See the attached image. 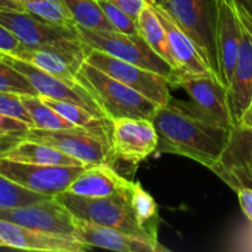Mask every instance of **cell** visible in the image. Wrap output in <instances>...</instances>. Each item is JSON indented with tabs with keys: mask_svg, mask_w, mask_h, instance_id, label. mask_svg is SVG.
<instances>
[{
	"mask_svg": "<svg viewBox=\"0 0 252 252\" xmlns=\"http://www.w3.org/2000/svg\"><path fill=\"white\" fill-rule=\"evenodd\" d=\"M150 121L158 134V153L189 158L208 169L220 158L230 130L192 101L172 97L158 106Z\"/></svg>",
	"mask_w": 252,
	"mask_h": 252,
	"instance_id": "6da1fadb",
	"label": "cell"
},
{
	"mask_svg": "<svg viewBox=\"0 0 252 252\" xmlns=\"http://www.w3.org/2000/svg\"><path fill=\"white\" fill-rule=\"evenodd\" d=\"M75 218L110 226L123 233L159 241L153 238L140 224L132 201V184L129 187L106 197H80L63 193L56 196Z\"/></svg>",
	"mask_w": 252,
	"mask_h": 252,
	"instance_id": "7a4b0ae2",
	"label": "cell"
},
{
	"mask_svg": "<svg viewBox=\"0 0 252 252\" xmlns=\"http://www.w3.org/2000/svg\"><path fill=\"white\" fill-rule=\"evenodd\" d=\"M76 78L93 94L111 122L118 118L152 120L159 106L88 62L81 64Z\"/></svg>",
	"mask_w": 252,
	"mask_h": 252,
	"instance_id": "3957f363",
	"label": "cell"
},
{
	"mask_svg": "<svg viewBox=\"0 0 252 252\" xmlns=\"http://www.w3.org/2000/svg\"><path fill=\"white\" fill-rule=\"evenodd\" d=\"M79 37L88 49L116 57L121 61L135 64L167 79L171 86H176L180 73L164 58L150 48L140 34H125L118 31H96L76 26Z\"/></svg>",
	"mask_w": 252,
	"mask_h": 252,
	"instance_id": "277c9868",
	"label": "cell"
},
{
	"mask_svg": "<svg viewBox=\"0 0 252 252\" xmlns=\"http://www.w3.org/2000/svg\"><path fill=\"white\" fill-rule=\"evenodd\" d=\"M0 25L24 47L62 49L86 58L88 47L79 37L76 27L58 26L21 10H0Z\"/></svg>",
	"mask_w": 252,
	"mask_h": 252,
	"instance_id": "5b68a950",
	"label": "cell"
},
{
	"mask_svg": "<svg viewBox=\"0 0 252 252\" xmlns=\"http://www.w3.org/2000/svg\"><path fill=\"white\" fill-rule=\"evenodd\" d=\"M21 139L32 140L56 148L59 152L79 160L85 166H112L115 161L111 147V134L106 132H97L81 127L57 130L38 129L32 127L27 129Z\"/></svg>",
	"mask_w": 252,
	"mask_h": 252,
	"instance_id": "8992f818",
	"label": "cell"
},
{
	"mask_svg": "<svg viewBox=\"0 0 252 252\" xmlns=\"http://www.w3.org/2000/svg\"><path fill=\"white\" fill-rule=\"evenodd\" d=\"M164 9L192 39L208 68L219 79L217 0H169Z\"/></svg>",
	"mask_w": 252,
	"mask_h": 252,
	"instance_id": "52a82bcc",
	"label": "cell"
},
{
	"mask_svg": "<svg viewBox=\"0 0 252 252\" xmlns=\"http://www.w3.org/2000/svg\"><path fill=\"white\" fill-rule=\"evenodd\" d=\"M0 59L26 76L38 95L76 103L85 110L90 111L96 117L108 120L97 100L79 80H68L52 75L10 54L0 53Z\"/></svg>",
	"mask_w": 252,
	"mask_h": 252,
	"instance_id": "ba28073f",
	"label": "cell"
},
{
	"mask_svg": "<svg viewBox=\"0 0 252 252\" xmlns=\"http://www.w3.org/2000/svg\"><path fill=\"white\" fill-rule=\"evenodd\" d=\"M85 62L100 69L116 80L134 89L143 96L154 101L158 105H164L171 98V84L160 74L150 71L135 64L121 61L116 57L97 51L88 49Z\"/></svg>",
	"mask_w": 252,
	"mask_h": 252,
	"instance_id": "9c48e42d",
	"label": "cell"
},
{
	"mask_svg": "<svg viewBox=\"0 0 252 252\" xmlns=\"http://www.w3.org/2000/svg\"><path fill=\"white\" fill-rule=\"evenodd\" d=\"M88 166H58L14 161L0 157V175L36 193L56 197Z\"/></svg>",
	"mask_w": 252,
	"mask_h": 252,
	"instance_id": "30bf717a",
	"label": "cell"
},
{
	"mask_svg": "<svg viewBox=\"0 0 252 252\" xmlns=\"http://www.w3.org/2000/svg\"><path fill=\"white\" fill-rule=\"evenodd\" d=\"M0 219L54 235L73 238L74 216L53 198L21 207H0Z\"/></svg>",
	"mask_w": 252,
	"mask_h": 252,
	"instance_id": "8fae6325",
	"label": "cell"
},
{
	"mask_svg": "<svg viewBox=\"0 0 252 252\" xmlns=\"http://www.w3.org/2000/svg\"><path fill=\"white\" fill-rule=\"evenodd\" d=\"M240 22V48L231 84L228 89L229 106L234 125L252 102V14L239 2L230 0Z\"/></svg>",
	"mask_w": 252,
	"mask_h": 252,
	"instance_id": "7c38bea8",
	"label": "cell"
},
{
	"mask_svg": "<svg viewBox=\"0 0 252 252\" xmlns=\"http://www.w3.org/2000/svg\"><path fill=\"white\" fill-rule=\"evenodd\" d=\"M209 170L235 192L241 187L252 189V129L234 125L220 158Z\"/></svg>",
	"mask_w": 252,
	"mask_h": 252,
	"instance_id": "4fadbf2b",
	"label": "cell"
},
{
	"mask_svg": "<svg viewBox=\"0 0 252 252\" xmlns=\"http://www.w3.org/2000/svg\"><path fill=\"white\" fill-rule=\"evenodd\" d=\"M111 147L115 160L138 165L157 152L158 134L150 120L118 118L112 121Z\"/></svg>",
	"mask_w": 252,
	"mask_h": 252,
	"instance_id": "5bb4252c",
	"label": "cell"
},
{
	"mask_svg": "<svg viewBox=\"0 0 252 252\" xmlns=\"http://www.w3.org/2000/svg\"><path fill=\"white\" fill-rule=\"evenodd\" d=\"M176 86L184 89L192 102L206 115L224 127H233L228 90L216 75L211 73H182L177 79Z\"/></svg>",
	"mask_w": 252,
	"mask_h": 252,
	"instance_id": "9a60e30c",
	"label": "cell"
},
{
	"mask_svg": "<svg viewBox=\"0 0 252 252\" xmlns=\"http://www.w3.org/2000/svg\"><path fill=\"white\" fill-rule=\"evenodd\" d=\"M74 235L90 249L100 248L118 252H159L167 249L159 241L140 238L123 233L110 226H103L93 221L74 217Z\"/></svg>",
	"mask_w": 252,
	"mask_h": 252,
	"instance_id": "2e32d148",
	"label": "cell"
},
{
	"mask_svg": "<svg viewBox=\"0 0 252 252\" xmlns=\"http://www.w3.org/2000/svg\"><path fill=\"white\" fill-rule=\"evenodd\" d=\"M240 22L230 0H217V58L219 80L229 89L240 48Z\"/></svg>",
	"mask_w": 252,
	"mask_h": 252,
	"instance_id": "e0dca14e",
	"label": "cell"
},
{
	"mask_svg": "<svg viewBox=\"0 0 252 252\" xmlns=\"http://www.w3.org/2000/svg\"><path fill=\"white\" fill-rule=\"evenodd\" d=\"M0 239L6 248L27 251L80 252L90 250L78 239L54 235L0 219Z\"/></svg>",
	"mask_w": 252,
	"mask_h": 252,
	"instance_id": "ac0fdd59",
	"label": "cell"
},
{
	"mask_svg": "<svg viewBox=\"0 0 252 252\" xmlns=\"http://www.w3.org/2000/svg\"><path fill=\"white\" fill-rule=\"evenodd\" d=\"M153 6H154L158 16H159L160 21L164 26L167 39H169L170 49H171L172 54H174L175 59L179 64L181 74H213L206 64V62L203 61L201 54H199L198 49L194 46L192 39L176 24L174 17L169 14V11L161 6H157V5H153Z\"/></svg>",
	"mask_w": 252,
	"mask_h": 252,
	"instance_id": "d6986e66",
	"label": "cell"
},
{
	"mask_svg": "<svg viewBox=\"0 0 252 252\" xmlns=\"http://www.w3.org/2000/svg\"><path fill=\"white\" fill-rule=\"evenodd\" d=\"M132 181L118 175L110 165L88 166L71 181L66 193L80 197H106L130 186Z\"/></svg>",
	"mask_w": 252,
	"mask_h": 252,
	"instance_id": "ffe728a7",
	"label": "cell"
},
{
	"mask_svg": "<svg viewBox=\"0 0 252 252\" xmlns=\"http://www.w3.org/2000/svg\"><path fill=\"white\" fill-rule=\"evenodd\" d=\"M46 73L68 80H78V73L85 57L54 48H29L22 47L15 56Z\"/></svg>",
	"mask_w": 252,
	"mask_h": 252,
	"instance_id": "44dd1931",
	"label": "cell"
},
{
	"mask_svg": "<svg viewBox=\"0 0 252 252\" xmlns=\"http://www.w3.org/2000/svg\"><path fill=\"white\" fill-rule=\"evenodd\" d=\"M0 157L27 164L85 166L79 160L59 152L56 148L27 139H19L12 143L7 149L0 153Z\"/></svg>",
	"mask_w": 252,
	"mask_h": 252,
	"instance_id": "7402d4cb",
	"label": "cell"
},
{
	"mask_svg": "<svg viewBox=\"0 0 252 252\" xmlns=\"http://www.w3.org/2000/svg\"><path fill=\"white\" fill-rule=\"evenodd\" d=\"M137 24L138 29H139V34L149 44L150 48L154 52H157L161 58H164L181 75L179 64H177L176 59H175L174 54H172L171 49H170L166 32H165L164 26H162L153 4H150V2L145 4L139 17H138Z\"/></svg>",
	"mask_w": 252,
	"mask_h": 252,
	"instance_id": "603a6c76",
	"label": "cell"
},
{
	"mask_svg": "<svg viewBox=\"0 0 252 252\" xmlns=\"http://www.w3.org/2000/svg\"><path fill=\"white\" fill-rule=\"evenodd\" d=\"M38 97L46 105L53 108L57 113H59L62 117L65 118L66 121L73 123L76 127L97 130V132H106L111 134V129H112V122L111 121L96 117L90 111L85 110V108L76 105V103L68 102V101L54 100V98H49L41 95H38Z\"/></svg>",
	"mask_w": 252,
	"mask_h": 252,
	"instance_id": "cb8c5ba5",
	"label": "cell"
},
{
	"mask_svg": "<svg viewBox=\"0 0 252 252\" xmlns=\"http://www.w3.org/2000/svg\"><path fill=\"white\" fill-rule=\"evenodd\" d=\"M76 26L96 31H116L97 0H63Z\"/></svg>",
	"mask_w": 252,
	"mask_h": 252,
	"instance_id": "d4e9b609",
	"label": "cell"
},
{
	"mask_svg": "<svg viewBox=\"0 0 252 252\" xmlns=\"http://www.w3.org/2000/svg\"><path fill=\"white\" fill-rule=\"evenodd\" d=\"M22 105L25 110L29 113L34 128L47 130H57V129H66V128L76 127L73 123L66 121L62 117L59 113H57L53 108L43 102L38 95L27 96L20 95Z\"/></svg>",
	"mask_w": 252,
	"mask_h": 252,
	"instance_id": "484cf974",
	"label": "cell"
},
{
	"mask_svg": "<svg viewBox=\"0 0 252 252\" xmlns=\"http://www.w3.org/2000/svg\"><path fill=\"white\" fill-rule=\"evenodd\" d=\"M22 10L29 14L64 27H76L63 0H16Z\"/></svg>",
	"mask_w": 252,
	"mask_h": 252,
	"instance_id": "4316f807",
	"label": "cell"
},
{
	"mask_svg": "<svg viewBox=\"0 0 252 252\" xmlns=\"http://www.w3.org/2000/svg\"><path fill=\"white\" fill-rule=\"evenodd\" d=\"M53 198L24 189L11 180L0 175V207H21Z\"/></svg>",
	"mask_w": 252,
	"mask_h": 252,
	"instance_id": "83f0119b",
	"label": "cell"
},
{
	"mask_svg": "<svg viewBox=\"0 0 252 252\" xmlns=\"http://www.w3.org/2000/svg\"><path fill=\"white\" fill-rule=\"evenodd\" d=\"M0 91L16 94V95H38L29 79L19 70L12 68L0 59Z\"/></svg>",
	"mask_w": 252,
	"mask_h": 252,
	"instance_id": "f1b7e54d",
	"label": "cell"
},
{
	"mask_svg": "<svg viewBox=\"0 0 252 252\" xmlns=\"http://www.w3.org/2000/svg\"><path fill=\"white\" fill-rule=\"evenodd\" d=\"M97 1L116 31L125 34H139L137 21L130 19L126 12L118 9L110 0H97Z\"/></svg>",
	"mask_w": 252,
	"mask_h": 252,
	"instance_id": "f546056e",
	"label": "cell"
},
{
	"mask_svg": "<svg viewBox=\"0 0 252 252\" xmlns=\"http://www.w3.org/2000/svg\"><path fill=\"white\" fill-rule=\"evenodd\" d=\"M29 128L31 127L22 121L0 115V153L7 149L12 143L21 139Z\"/></svg>",
	"mask_w": 252,
	"mask_h": 252,
	"instance_id": "4dcf8cb0",
	"label": "cell"
},
{
	"mask_svg": "<svg viewBox=\"0 0 252 252\" xmlns=\"http://www.w3.org/2000/svg\"><path fill=\"white\" fill-rule=\"evenodd\" d=\"M0 115L16 118V120L27 123L31 128L33 127V123H32L29 113L25 110L24 105L20 100V95H16V94L0 91Z\"/></svg>",
	"mask_w": 252,
	"mask_h": 252,
	"instance_id": "1f68e13d",
	"label": "cell"
},
{
	"mask_svg": "<svg viewBox=\"0 0 252 252\" xmlns=\"http://www.w3.org/2000/svg\"><path fill=\"white\" fill-rule=\"evenodd\" d=\"M22 47L24 46L20 43L19 39L9 30L0 25V53L15 56Z\"/></svg>",
	"mask_w": 252,
	"mask_h": 252,
	"instance_id": "d6a6232c",
	"label": "cell"
},
{
	"mask_svg": "<svg viewBox=\"0 0 252 252\" xmlns=\"http://www.w3.org/2000/svg\"><path fill=\"white\" fill-rule=\"evenodd\" d=\"M112 4H115L118 9L122 10L123 12L128 15L130 19L138 21L140 12L143 7L148 2V0H110Z\"/></svg>",
	"mask_w": 252,
	"mask_h": 252,
	"instance_id": "836d02e7",
	"label": "cell"
},
{
	"mask_svg": "<svg viewBox=\"0 0 252 252\" xmlns=\"http://www.w3.org/2000/svg\"><path fill=\"white\" fill-rule=\"evenodd\" d=\"M236 193H238L239 203H240L244 214L252 224V189H250V187H241L236 191Z\"/></svg>",
	"mask_w": 252,
	"mask_h": 252,
	"instance_id": "e575fe53",
	"label": "cell"
},
{
	"mask_svg": "<svg viewBox=\"0 0 252 252\" xmlns=\"http://www.w3.org/2000/svg\"><path fill=\"white\" fill-rule=\"evenodd\" d=\"M236 125H241L246 128H250L252 129V102L249 103L248 107L244 110L243 115H241L240 120Z\"/></svg>",
	"mask_w": 252,
	"mask_h": 252,
	"instance_id": "d590c367",
	"label": "cell"
},
{
	"mask_svg": "<svg viewBox=\"0 0 252 252\" xmlns=\"http://www.w3.org/2000/svg\"><path fill=\"white\" fill-rule=\"evenodd\" d=\"M0 10H22L16 0H0Z\"/></svg>",
	"mask_w": 252,
	"mask_h": 252,
	"instance_id": "8d00e7d4",
	"label": "cell"
},
{
	"mask_svg": "<svg viewBox=\"0 0 252 252\" xmlns=\"http://www.w3.org/2000/svg\"><path fill=\"white\" fill-rule=\"evenodd\" d=\"M234 1L239 2V4L243 5L244 7H246V9L249 10V11L252 14V0H234Z\"/></svg>",
	"mask_w": 252,
	"mask_h": 252,
	"instance_id": "74e56055",
	"label": "cell"
},
{
	"mask_svg": "<svg viewBox=\"0 0 252 252\" xmlns=\"http://www.w3.org/2000/svg\"><path fill=\"white\" fill-rule=\"evenodd\" d=\"M169 2V0H150V4L153 5H157V6H161L165 7Z\"/></svg>",
	"mask_w": 252,
	"mask_h": 252,
	"instance_id": "f35d334b",
	"label": "cell"
},
{
	"mask_svg": "<svg viewBox=\"0 0 252 252\" xmlns=\"http://www.w3.org/2000/svg\"><path fill=\"white\" fill-rule=\"evenodd\" d=\"M0 248H6V245H5L4 241H2L1 239H0Z\"/></svg>",
	"mask_w": 252,
	"mask_h": 252,
	"instance_id": "ab89813d",
	"label": "cell"
},
{
	"mask_svg": "<svg viewBox=\"0 0 252 252\" xmlns=\"http://www.w3.org/2000/svg\"><path fill=\"white\" fill-rule=\"evenodd\" d=\"M148 2H150V0H148Z\"/></svg>",
	"mask_w": 252,
	"mask_h": 252,
	"instance_id": "60d3db41",
	"label": "cell"
}]
</instances>
